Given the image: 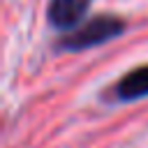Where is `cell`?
Wrapping results in <instances>:
<instances>
[{"label": "cell", "instance_id": "6da1fadb", "mask_svg": "<svg viewBox=\"0 0 148 148\" xmlns=\"http://www.w3.org/2000/svg\"><path fill=\"white\" fill-rule=\"evenodd\" d=\"M125 23L118 16H95L92 21L79 25L76 30H72L60 46L69 49V51H81V49H90V46H99L109 39H116L118 35H123Z\"/></svg>", "mask_w": 148, "mask_h": 148}, {"label": "cell", "instance_id": "7a4b0ae2", "mask_svg": "<svg viewBox=\"0 0 148 148\" xmlns=\"http://www.w3.org/2000/svg\"><path fill=\"white\" fill-rule=\"evenodd\" d=\"M92 0H51L49 2V23L58 30H74L86 16Z\"/></svg>", "mask_w": 148, "mask_h": 148}, {"label": "cell", "instance_id": "3957f363", "mask_svg": "<svg viewBox=\"0 0 148 148\" xmlns=\"http://www.w3.org/2000/svg\"><path fill=\"white\" fill-rule=\"evenodd\" d=\"M116 97L123 102H132V99H141L148 95V65L132 69L130 74H125L118 83H116Z\"/></svg>", "mask_w": 148, "mask_h": 148}]
</instances>
